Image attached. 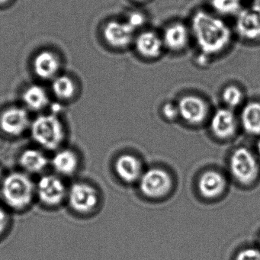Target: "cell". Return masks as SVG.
Returning a JSON list of instances; mask_svg holds the SVG:
<instances>
[{
    "label": "cell",
    "mask_w": 260,
    "mask_h": 260,
    "mask_svg": "<svg viewBox=\"0 0 260 260\" xmlns=\"http://www.w3.org/2000/svg\"><path fill=\"white\" fill-rule=\"evenodd\" d=\"M188 25L199 54L209 58L223 54L232 44L234 30L223 18L210 10H196Z\"/></svg>",
    "instance_id": "obj_1"
},
{
    "label": "cell",
    "mask_w": 260,
    "mask_h": 260,
    "mask_svg": "<svg viewBox=\"0 0 260 260\" xmlns=\"http://www.w3.org/2000/svg\"><path fill=\"white\" fill-rule=\"evenodd\" d=\"M0 194L7 208L22 212L36 199V183L23 171L11 172L6 175L0 185Z\"/></svg>",
    "instance_id": "obj_2"
},
{
    "label": "cell",
    "mask_w": 260,
    "mask_h": 260,
    "mask_svg": "<svg viewBox=\"0 0 260 260\" xmlns=\"http://www.w3.org/2000/svg\"><path fill=\"white\" fill-rule=\"evenodd\" d=\"M32 141L40 148L54 151L61 148L67 138L66 127L58 114H40L31 121L29 129Z\"/></svg>",
    "instance_id": "obj_3"
},
{
    "label": "cell",
    "mask_w": 260,
    "mask_h": 260,
    "mask_svg": "<svg viewBox=\"0 0 260 260\" xmlns=\"http://www.w3.org/2000/svg\"><path fill=\"white\" fill-rule=\"evenodd\" d=\"M67 203L79 215L93 212L100 203V194L94 185L85 181H77L68 187Z\"/></svg>",
    "instance_id": "obj_4"
},
{
    "label": "cell",
    "mask_w": 260,
    "mask_h": 260,
    "mask_svg": "<svg viewBox=\"0 0 260 260\" xmlns=\"http://www.w3.org/2000/svg\"><path fill=\"white\" fill-rule=\"evenodd\" d=\"M36 199L43 206L56 208L67 201L68 187L63 178L55 173L45 174L36 183Z\"/></svg>",
    "instance_id": "obj_5"
},
{
    "label": "cell",
    "mask_w": 260,
    "mask_h": 260,
    "mask_svg": "<svg viewBox=\"0 0 260 260\" xmlns=\"http://www.w3.org/2000/svg\"><path fill=\"white\" fill-rule=\"evenodd\" d=\"M31 121L24 106H7L0 112V132L10 138H19L29 132Z\"/></svg>",
    "instance_id": "obj_6"
},
{
    "label": "cell",
    "mask_w": 260,
    "mask_h": 260,
    "mask_svg": "<svg viewBox=\"0 0 260 260\" xmlns=\"http://www.w3.org/2000/svg\"><path fill=\"white\" fill-rule=\"evenodd\" d=\"M137 33L125 19H110L104 24L102 30L105 43L115 50H124L132 47Z\"/></svg>",
    "instance_id": "obj_7"
},
{
    "label": "cell",
    "mask_w": 260,
    "mask_h": 260,
    "mask_svg": "<svg viewBox=\"0 0 260 260\" xmlns=\"http://www.w3.org/2000/svg\"><path fill=\"white\" fill-rule=\"evenodd\" d=\"M234 34L246 42L260 39V4L255 3L243 8L235 16Z\"/></svg>",
    "instance_id": "obj_8"
},
{
    "label": "cell",
    "mask_w": 260,
    "mask_h": 260,
    "mask_svg": "<svg viewBox=\"0 0 260 260\" xmlns=\"http://www.w3.org/2000/svg\"><path fill=\"white\" fill-rule=\"evenodd\" d=\"M230 169L234 179L240 183H252L258 173V165L252 152L247 149H237L231 156Z\"/></svg>",
    "instance_id": "obj_9"
},
{
    "label": "cell",
    "mask_w": 260,
    "mask_h": 260,
    "mask_svg": "<svg viewBox=\"0 0 260 260\" xmlns=\"http://www.w3.org/2000/svg\"><path fill=\"white\" fill-rule=\"evenodd\" d=\"M31 67L39 80L51 82L61 74L63 60L60 54L54 50L43 49L34 56Z\"/></svg>",
    "instance_id": "obj_10"
},
{
    "label": "cell",
    "mask_w": 260,
    "mask_h": 260,
    "mask_svg": "<svg viewBox=\"0 0 260 260\" xmlns=\"http://www.w3.org/2000/svg\"><path fill=\"white\" fill-rule=\"evenodd\" d=\"M160 35L165 51L174 54L183 52L192 40L189 25L182 21H175L166 25Z\"/></svg>",
    "instance_id": "obj_11"
},
{
    "label": "cell",
    "mask_w": 260,
    "mask_h": 260,
    "mask_svg": "<svg viewBox=\"0 0 260 260\" xmlns=\"http://www.w3.org/2000/svg\"><path fill=\"white\" fill-rule=\"evenodd\" d=\"M140 188L149 198L157 199L168 194L173 186L171 176L162 169L153 168L143 173Z\"/></svg>",
    "instance_id": "obj_12"
},
{
    "label": "cell",
    "mask_w": 260,
    "mask_h": 260,
    "mask_svg": "<svg viewBox=\"0 0 260 260\" xmlns=\"http://www.w3.org/2000/svg\"><path fill=\"white\" fill-rule=\"evenodd\" d=\"M132 46L138 55L147 60L160 58L165 51L161 35L152 29L138 31Z\"/></svg>",
    "instance_id": "obj_13"
},
{
    "label": "cell",
    "mask_w": 260,
    "mask_h": 260,
    "mask_svg": "<svg viewBox=\"0 0 260 260\" xmlns=\"http://www.w3.org/2000/svg\"><path fill=\"white\" fill-rule=\"evenodd\" d=\"M176 104L179 116L189 124H201L205 121L209 113V106L207 102L194 94L182 95Z\"/></svg>",
    "instance_id": "obj_14"
},
{
    "label": "cell",
    "mask_w": 260,
    "mask_h": 260,
    "mask_svg": "<svg viewBox=\"0 0 260 260\" xmlns=\"http://www.w3.org/2000/svg\"><path fill=\"white\" fill-rule=\"evenodd\" d=\"M50 165L55 174L60 177H71L74 176L80 167V158L77 151L71 148H60L56 150Z\"/></svg>",
    "instance_id": "obj_15"
},
{
    "label": "cell",
    "mask_w": 260,
    "mask_h": 260,
    "mask_svg": "<svg viewBox=\"0 0 260 260\" xmlns=\"http://www.w3.org/2000/svg\"><path fill=\"white\" fill-rule=\"evenodd\" d=\"M51 92L42 85L37 83L28 85L21 95L22 106L28 112H42L51 105Z\"/></svg>",
    "instance_id": "obj_16"
},
{
    "label": "cell",
    "mask_w": 260,
    "mask_h": 260,
    "mask_svg": "<svg viewBox=\"0 0 260 260\" xmlns=\"http://www.w3.org/2000/svg\"><path fill=\"white\" fill-rule=\"evenodd\" d=\"M18 164L24 173L28 175L39 174L50 165V159L41 149L29 147L21 152Z\"/></svg>",
    "instance_id": "obj_17"
},
{
    "label": "cell",
    "mask_w": 260,
    "mask_h": 260,
    "mask_svg": "<svg viewBox=\"0 0 260 260\" xmlns=\"http://www.w3.org/2000/svg\"><path fill=\"white\" fill-rule=\"evenodd\" d=\"M210 124L211 132L216 137L220 139H228L235 134L237 118L231 109L223 108L214 112Z\"/></svg>",
    "instance_id": "obj_18"
},
{
    "label": "cell",
    "mask_w": 260,
    "mask_h": 260,
    "mask_svg": "<svg viewBox=\"0 0 260 260\" xmlns=\"http://www.w3.org/2000/svg\"><path fill=\"white\" fill-rule=\"evenodd\" d=\"M50 83V92L59 103H67L73 101L78 94L77 80L69 74L62 72Z\"/></svg>",
    "instance_id": "obj_19"
},
{
    "label": "cell",
    "mask_w": 260,
    "mask_h": 260,
    "mask_svg": "<svg viewBox=\"0 0 260 260\" xmlns=\"http://www.w3.org/2000/svg\"><path fill=\"white\" fill-rule=\"evenodd\" d=\"M115 170L117 176L127 183L140 180L144 173L141 161L130 154L121 155L116 159Z\"/></svg>",
    "instance_id": "obj_20"
},
{
    "label": "cell",
    "mask_w": 260,
    "mask_h": 260,
    "mask_svg": "<svg viewBox=\"0 0 260 260\" xmlns=\"http://www.w3.org/2000/svg\"><path fill=\"white\" fill-rule=\"evenodd\" d=\"M226 185L224 176L214 170H208L204 173L198 184L201 194L207 199H214L220 196L224 191Z\"/></svg>",
    "instance_id": "obj_21"
},
{
    "label": "cell",
    "mask_w": 260,
    "mask_h": 260,
    "mask_svg": "<svg viewBox=\"0 0 260 260\" xmlns=\"http://www.w3.org/2000/svg\"><path fill=\"white\" fill-rule=\"evenodd\" d=\"M240 118L242 125L247 133L260 135V103L251 102L245 105Z\"/></svg>",
    "instance_id": "obj_22"
},
{
    "label": "cell",
    "mask_w": 260,
    "mask_h": 260,
    "mask_svg": "<svg viewBox=\"0 0 260 260\" xmlns=\"http://www.w3.org/2000/svg\"><path fill=\"white\" fill-rule=\"evenodd\" d=\"M243 0H209L211 12L220 17H235L243 8Z\"/></svg>",
    "instance_id": "obj_23"
},
{
    "label": "cell",
    "mask_w": 260,
    "mask_h": 260,
    "mask_svg": "<svg viewBox=\"0 0 260 260\" xmlns=\"http://www.w3.org/2000/svg\"><path fill=\"white\" fill-rule=\"evenodd\" d=\"M221 99L226 108L233 110L242 104L244 93L238 85L228 84L222 89Z\"/></svg>",
    "instance_id": "obj_24"
},
{
    "label": "cell",
    "mask_w": 260,
    "mask_h": 260,
    "mask_svg": "<svg viewBox=\"0 0 260 260\" xmlns=\"http://www.w3.org/2000/svg\"><path fill=\"white\" fill-rule=\"evenodd\" d=\"M125 19L127 23L137 31H141L147 22V18L144 13L140 11H132L127 14Z\"/></svg>",
    "instance_id": "obj_25"
},
{
    "label": "cell",
    "mask_w": 260,
    "mask_h": 260,
    "mask_svg": "<svg viewBox=\"0 0 260 260\" xmlns=\"http://www.w3.org/2000/svg\"><path fill=\"white\" fill-rule=\"evenodd\" d=\"M11 223V218L7 209L0 205V238L5 235Z\"/></svg>",
    "instance_id": "obj_26"
},
{
    "label": "cell",
    "mask_w": 260,
    "mask_h": 260,
    "mask_svg": "<svg viewBox=\"0 0 260 260\" xmlns=\"http://www.w3.org/2000/svg\"><path fill=\"white\" fill-rule=\"evenodd\" d=\"M162 114L167 119L170 121L176 119L179 116L177 104L171 102L166 103L162 107Z\"/></svg>",
    "instance_id": "obj_27"
},
{
    "label": "cell",
    "mask_w": 260,
    "mask_h": 260,
    "mask_svg": "<svg viewBox=\"0 0 260 260\" xmlns=\"http://www.w3.org/2000/svg\"><path fill=\"white\" fill-rule=\"evenodd\" d=\"M236 260H260V251L253 248H248L237 254Z\"/></svg>",
    "instance_id": "obj_28"
},
{
    "label": "cell",
    "mask_w": 260,
    "mask_h": 260,
    "mask_svg": "<svg viewBox=\"0 0 260 260\" xmlns=\"http://www.w3.org/2000/svg\"><path fill=\"white\" fill-rule=\"evenodd\" d=\"M211 59L204 54H199L197 58H196V63L200 67H205L208 65Z\"/></svg>",
    "instance_id": "obj_29"
},
{
    "label": "cell",
    "mask_w": 260,
    "mask_h": 260,
    "mask_svg": "<svg viewBox=\"0 0 260 260\" xmlns=\"http://www.w3.org/2000/svg\"><path fill=\"white\" fill-rule=\"evenodd\" d=\"M13 0H0V7H6L10 5Z\"/></svg>",
    "instance_id": "obj_30"
},
{
    "label": "cell",
    "mask_w": 260,
    "mask_h": 260,
    "mask_svg": "<svg viewBox=\"0 0 260 260\" xmlns=\"http://www.w3.org/2000/svg\"><path fill=\"white\" fill-rule=\"evenodd\" d=\"M6 175L5 173H4V169L3 167L0 166V185L2 183L3 181H4V178H5Z\"/></svg>",
    "instance_id": "obj_31"
},
{
    "label": "cell",
    "mask_w": 260,
    "mask_h": 260,
    "mask_svg": "<svg viewBox=\"0 0 260 260\" xmlns=\"http://www.w3.org/2000/svg\"><path fill=\"white\" fill-rule=\"evenodd\" d=\"M132 1L137 3V4H146V3H148L150 0H132Z\"/></svg>",
    "instance_id": "obj_32"
},
{
    "label": "cell",
    "mask_w": 260,
    "mask_h": 260,
    "mask_svg": "<svg viewBox=\"0 0 260 260\" xmlns=\"http://www.w3.org/2000/svg\"><path fill=\"white\" fill-rule=\"evenodd\" d=\"M257 150H258V153L260 156V141H258V145H257Z\"/></svg>",
    "instance_id": "obj_33"
},
{
    "label": "cell",
    "mask_w": 260,
    "mask_h": 260,
    "mask_svg": "<svg viewBox=\"0 0 260 260\" xmlns=\"http://www.w3.org/2000/svg\"><path fill=\"white\" fill-rule=\"evenodd\" d=\"M255 3H257V4H258V0H255Z\"/></svg>",
    "instance_id": "obj_34"
},
{
    "label": "cell",
    "mask_w": 260,
    "mask_h": 260,
    "mask_svg": "<svg viewBox=\"0 0 260 260\" xmlns=\"http://www.w3.org/2000/svg\"><path fill=\"white\" fill-rule=\"evenodd\" d=\"M259 240H260V237H259Z\"/></svg>",
    "instance_id": "obj_35"
}]
</instances>
